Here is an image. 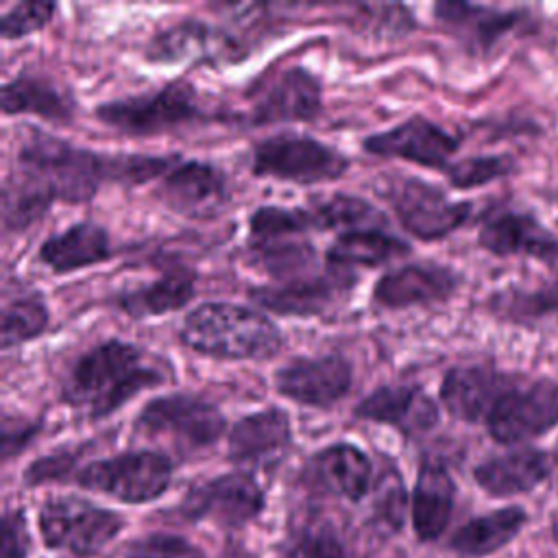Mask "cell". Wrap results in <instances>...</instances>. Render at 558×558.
<instances>
[{
	"label": "cell",
	"instance_id": "obj_1",
	"mask_svg": "<svg viewBox=\"0 0 558 558\" xmlns=\"http://www.w3.org/2000/svg\"><path fill=\"white\" fill-rule=\"evenodd\" d=\"M163 375L144 362V353L129 342L107 340L83 353L63 386V399L83 408L92 418H102L137 392L159 386Z\"/></svg>",
	"mask_w": 558,
	"mask_h": 558
},
{
	"label": "cell",
	"instance_id": "obj_2",
	"mask_svg": "<svg viewBox=\"0 0 558 558\" xmlns=\"http://www.w3.org/2000/svg\"><path fill=\"white\" fill-rule=\"evenodd\" d=\"M185 347L216 360H268L279 353L283 338L262 312L225 301L194 307L179 331Z\"/></svg>",
	"mask_w": 558,
	"mask_h": 558
},
{
	"label": "cell",
	"instance_id": "obj_3",
	"mask_svg": "<svg viewBox=\"0 0 558 558\" xmlns=\"http://www.w3.org/2000/svg\"><path fill=\"white\" fill-rule=\"evenodd\" d=\"M20 179L35 185L52 203H87L105 181H111V155L72 146L35 131L17 153Z\"/></svg>",
	"mask_w": 558,
	"mask_h": 558
},
{
	"label": "cell",
	"instance_id": "obj_4",
	"mask_svg": "<svg viewBox=\"0 0 558 558\" xmlns=\"http://www.w3.org/2000/svg\"><path fill=\"white\" fill-rule=\"evenodd\" d=\"M172 480V462L159 451H124L94 460L76 471L74 482L124 504H146L161 497Z\"/></svg>",
	"mask_w": 558,
	"mask_h": 558
},
{
	"label": "cell",
	"instance_id": "obj_5",
	"mask_svg": "<svg viewBox=\"0 0 558 558\" xmlns=\"http://www.w3.org/2000/svg\"><path fill=\"white\" fill-rule=\"evenodd\" d=\"M486 432L497 445L521 447L558 425V381L541 377L527 384L514 379L490 408Z\"/></svg>",
	"mask_w": 558,
	"mask_h": 558
},
{
	"label": "cell",
	"instance_id": "obj_6",
	"mask_svg": "<svg viewBox=\"0 0 558 558\" xmlns=\"http://www.w3.org/2000/svg\"><path fill=\"white\" fill-rule=\"evenodd\" d=\"M253 172L299 185H314L340 179L349 159L336 148L301 133H279L253 148Z\"/></svg>",
	"mask_w": 558,
	"mask_h": 558
},
{
	"label": "cell",
	"instance_id": "obj_7",
	"mask_svg": "<svg viewBox=\"0 0 558 558\" xmlns=\"http://www.w3.org/2000/svg\"><path fill=\"white\" fill-rule=\"evenodd\" d=\"M96 118L124 135H155L201 118L194 85L168 83L159 92L100 102Z\"/></svg>",
	"mask_w": 558,
	"mask_h": 558
},
{
	"label": "cell",
	"instance_id": "obj_8",
	"mask_svg": "<svg viewBox=\"0 0 558 558\" xmlns=\"http://www.w3.org/2000/svg\"><path fill=\"white\" fill-rule=\"evenodd\" d=\"M381 194L395 209L401 227L423 242L447 238L460 229L473 211V203L453 201L438 185L414 177L388 181Z\"/></svg>",
	"mask_w": 558,
	"mask_h": 558
},
{
	"label": "cell",
	"instance_id": "obj_9",
	"mask_svg": "<svg viewBox=\"0 0 558 558\" xmlns=\"http://www.w3.org/2000/svg\"><path fill=\"white\" fill-rule=\"evenodd\" d=\"M122 527L118 512L81 497H54L39 510V534L46 547L89 556L116 538Z\"/></svg>",
	"mask_w": 558,
	"mask_h": 558
},
{
	"label": "cell",
	"instance_id": "obj_10",
	"mask_svg": "<svg viewBox=\"0 0 558 558\" xmlns=\"http://www.w3.org/2000/svg\"><path fill=\"white\" fill-rule=\"evenodd\" d=\"M225 427V416L211 401L185 392L150 399L135 418L140 434L166 436L185 449L214 445Z\"/></svg>",
	"mask_w": 558,
	"mask_h": 558
},
{
	"label": "cell",
	"instance_id": "obj_11",
	"mask_svg": "<svg viewBox=\"0 0 558 558\" xmlns=\"http://www.w3.org/2000/svg\"><path fill=\"white\" fill-rule=\"evenodd\" d=\"M185 519H211L222 527H244L264 510V490L251 473H225L187 490L181 501Z\"/></svg>",
	"mask_w": 558,
	"mask_h": 558
},
{
	"label": "cell",
	"instance_id": "obj_12",
	"mask_svg": "<svg viewBox=\"0 0 558 558\" xmlns=\"http://www.w3.org/2000/svg\"><path fill=\"white\" fill-rule=\"evenodd\" d=\"M362 146L379 157H399L423 168L447 170L449 159L460 148V137L423 116H414L388 131L368 135Z\"/></svg>",
	"mask_w": 558,
	"mask_h": 558
},
{
	"label": "cell",
	"instance_id": "obj_13",
	"mask_svg": "<svg viewBox=\"0 0 558 558\" xmlns=\"http://www.w3.org/2000/svg\"><path fill=\"white\" fill-rule=\"evenodd\" d=\"M157 198L174 214L192 220L216 218L229 190L220 170L205 161H177L157 187Z\"/></svg>",
	"mask_w": 558,
	"mask_h": 558
},
{
	"label": "cell",
	"instance_id": "obj_14",
	"mask_svg": "<svg viewBox=\"0 0 558 558\" xmlns=\"http://www.w3.org/2000/svg\"><path fill=\"white\" fill-rule=\"evenodd\" d=\"M244 48L229 33L198 20H185L157 33L146 46V59L155 63H235L244 57Z\"/></svg>",
	"mask_w": 558,
	"mask_h": 558
},
{
	"label": "cell",
	"instance_id": "obj_15",
	"mask_svg": "<svg viewBox=\"0 0 558 558\" xmlns=\"http://www.w3.org/2000/svg\"><path fill=\"white\" fill-rule=\"evenodd\" d=\"M477 244L495 257H530L545 266L558 262V238L534 214L504 209L490 214L480 231Z\"/></svg>",
	"mask_w": 558,
	"mask_h": 558
},
{
	"label": "cell",
	"instance_id": "obj_16",
	"mask_svg": "<svg viewBox=\"0 0 558 558\" xmlns=\"http://www.w3.org/2000/svg\"><path fill=\"white\" fill-rule=\"evenodd\" d=\"M279 395L301 405L329 408L351 388V366L340 355L296 357L275 373Z\"/></svg>",
	"mask_w": 558,
	"mask_h": 558
},
{
	"label": "cell",
	"instance_id": "obj_17",
	"mask_svg": "<svg viewBox=\"0 0 558 558\" xmlns=\"http://www.w3.org/2000/svg\"><path fill=\"white\" fill-rule=\"evenodd\" d=\"M458 286L460 275L449 266L412 262L384 272L373 288V301L386 310L432 305L447 301Z\"/></svg>",
	"mask_w": 558,
	"mask_h": 558
},
{
	"label": "cell",
	"instance_id": "obj_18",
	"mask_svg": "<svg viewBox=\"0 0 558 558\" xmlns=\"http://www.w3.org/2000/svg\"><path fill=\"white\" fill-rule=\"evenodd\" d=\"M323 89L305 68H288L259 87L251 100V124L312 120L320 113Z\"/></svg>",
	"mask_w": 558,
	"mask_h": 558
},
{
	"label": "cell",
	"instance_id": "obj_19",
	"mask_svg": "<svg viewBox=\"0 0 558 558\" xmlns=\"http://www.w3.org/2000/svg\"><path fill=\"white\" fill-rule=\"evenodd\" d=\"M353 283L347 270L331 268L329 272L314 277H294L272 286H262L251 290V299L275 314L281 316H318L327 312Z\"/></svg>",
	"mask_w": 558,
	"mask_h": 558
},
{
	"label": "cell",
	"instance_id": "obj_20",
	"mask_svg": "<svg viewBox=\"0 0 558 558\" xmlns=\"http://www.w3.org/2000/svg\"><path fill=\"white\" fill-rule=\"evenodd\" d=\"M517 377L493 366H453L440 384L445 410L464 423H484L495 401Z\"/></svg>",
	"mask_w": 558,
	"mask_h": 558
},
{
	"label": "cell",
	"instance_id": "obj_21",
	"mask_svg": "<svg viewBox=\"0 0 558 558\" xmlns=\"http://www.w3.org/2000/svg\"><path fill=\"white\" fill-rule=\"evenodd\" d=\"M353 412L357 418L392 425L408 436L429 432L438 423L436 401L412 384L379 386L366 395Z\"/></svg>",
	"mask_w": 558,
	"mask_h": 558
},
{
	"label": "cell",
	"instance_id": "obj_22",
	"mask_svg": "<svg viewBox=\"0 0 558 558\" xmlns=\"http://www.w3.org/2000/svg\"><path fill=\"white\" fill-rule=\"evenodd\" d=\"M549 473V453L538 447L521 445L480 462L473 469V480L490 497H512L534 490Z\"/></svg>",
	"mask_w": 558,
	"mask_h": 558
},
{
	"label": "cell",
	"instance_id": "obj_23",
	"mask_svg": "<svg viewBox=\"0 0 558 558\" xmlns=\"http://www.w3.org/2000/svg\"><path fill=\"white\" fill-rule=\"evenodd\" d=\"M307 475L314 488L349 501H360L373 486V464L368 456L349 442L320 449L310 460Z\"/></svg>",
	"mask_w": 558,
	"mask_h": 558
},
{
	"label": "cell",
	"instance_id": "obj_24",
	"mask_svg": "<svg viewBox=\"0 0 558 558\" xmlns=\"http://www.w3.org/2000/svg\"><path fill=\"white\" fill-rule=\"evenodd\" d=\"M456 501V482L440 460L425 458L412 493V525L423 543L436 541L449 525Z\"/></svg>",
	"mask_w": 558,
	"mask_h": 558
},
{
	"label": "cell",
	"instance_id": "obj_25",
	"mask_svg": "<svg viewBox=\"0 0 558 558\" xmlns=\"http://www.w3.org/2000/svg\"><path fill=\"white\" fill-rule=\"evenodd\" d=\"M434 15L451 31L460 33V37L475 52H490L495 44L501 41L523 20V13L514 9L504 11L469 2H438L434 7Z\"/></svg>",
	"mask_w": 558,
	"mask_h": 558
},
{
	"label": "cell",
	"instance_id": "obj_26",
	"mask_svg": "<svg viewBox=\"0 0 558 558\" xmlns=\"http://www.w3.org/2000/svg\"><path fill=\"white\" fill-rule=\"evenodd\" d=\"M37 257L59 275L94 266L111 257L109 233L96 222H76L65 231L46 238Z\"/></svg>",
	"mask_w": 558,
	"mask_h": 558
},
{
	"label": "cell",
	"instance_id": "obj_27",
	"mask_svg": "<svg viewBox=\"0 0 558 558\" xmlns=\"http://www.w3.org/2000/svg\"><path fill=\"white\" fill-rule=\"evenodd\" d=\"M290 416L279 408H268L240 418L229 432L231 462H259L277 456L290 445Z\"/></svg>",
	"mask_w": 558,
	"mask_h": 558
},
{
	"label": "cell",
	"instance_id": "obj_28",
	"mask_svg": "<svg viewBox=\"0 0 558 558\" xmlns=\"http://www.w3.org/2000/svg\"><path fill=\"white\" fill-rule=\"evenodd\" d=\"M527 523L521 506H506L460 525L449 541V549L458 558H484L508 545Z\"/></svg>",
	"mask_w": 558,
	"mask_h": 558
},
{
	"label": "cell",
	"instance_id": "obj_29",
	"mask_svg": "<svg viewBox=\"0 0 558 558\" xmlns=\"http://www.w3.org/2000/svg\"><path fill=\"white\" fill-rule=\"evenodd\" d=\"M405 255H410V244L386 231H351L336 238L327 251V262L340 270L351 266L375 268Z\"/></svg>",
	"mask_w": 558,
	"mask_h": 558
},
{
	"label": "cell",
	"instance_id": "obj_30",
	"mask_svg": "<svg viewBox=\"0 0 558 558\" xmlns=\"http://www.w3.org/2000/svg\"><path fill=\"white\" fill-rule=\"evenodd\" d=\"M194 296V275L190 270H172L155 279L153 283L126 292L120 296L118 305L133 318L161 316L166 312L181 310Z\"/></svg>",
	"mask_w": 558,
	"mask_h": 558
},
{
	"label": "cell",
	"instance_id": "obj_31",
	"mask_svg": "<svg viewBox=\"0 0 558 558\" xmlns=\"http://www.w3.org/2000/svg\"><path fill=\"white\" fill-rule=\"evenodd\" d=\"M2 111L7 116L35 113L46 120L68 122L74 113V105L52 83L35 76H17L2 87Z\"/></svg>",
	"mask_w": 558,
	"mask_h": 558
},
{
	"label": "cell",
	"instance_id": "obj_32",
	"mask_svg": "<svg viewBox=\"0 0 558 558\" xmlns=\"http://www.w3.org/2000/svg\"><path fill=\"white\" fill-rule=\"evenodd\" d=\"M312 227L351 231H384L386 218L368 201L349 194H333L314 207L305 209Z\"/></svg>",
	"mask_w": 558,
	"mask_h": 558
},
{
	"label": "cell",
	"instance_id": "obj_33",
	"mask_svg": "<svg viewBox=\"0 0 558 558\" xmlns=\"http://www.w3.org/2000/svg\"><path fill=\"white\" fill-rule=\"evenodd\" d=\"M490 310L517 325H534L545 318L558 323V277L534 290L510 288L497 292L490 299Z\"/></svg>",
	"mask_w": 558,
	"mask_h": 558
},
{
	"label": "cell",
	"instance_id": "obj_34",
	"mask_svg": "<svg viewBox=\"0 0 558 558\" xmlns=\"http://www.w3.org/2000/svg\"><path fill=\"white\" fill-rule=\"evenodd\" d=\"M251 255L264 272L288 281L301 277L314 262L316 253L305 235H288L264 242H248Z\"/></svg>",
	"mask_w": 558,
	"mask_h": 558
},
{
	"label": "cell",
	"instance_id": "obj_35",
	"mask_svg": "<svg viewBox=\"0 0 558 558\" xmlns=\"http://www.w3.org/2000/svg\"><path fill=\"white\" fill-rule=\"evenodd\" d=\"M48 307L35 294L9 301L2 310V349H13L41 336L48 327Z\"/></svg>",
	"mask_w": 558,
	"mask_h": 558
},
{
	"label": "cell",
	"instance_id": "obj_36",
	"mask_svg": "<svg viewBox=\"0 0 558 558\" xmlns=\"http://www.w3.org/2000/svg\"><path fill=\"white\" fill-rule=\"evenodd\" d=\"M517 170L514 157L510 155H473L449 163L447 181L456 190H473L493 181L506 179Z\"/></svg>",
	"mask_w": 558,
	"mask_h": 558
},
{
	"label": "cell",
	"instance_id": "obj_37",
	"mask_svg": "<svg viewBox=\"0 0 558 558\" xmlns=\"http://www.w3.org/2000/svg\"><path fill=\"white\" fill-rule=\"evenodd\" d=\"M52 201L24 179H15L2 190V225L7 231L26 229L39 220Z\"/></svg>",
	"mask_w": 558,
	"mask_h": 558
},
{
	"label": "cell",
	"instance_id": "obj_38",
	"mask_svg": "<svg viewBox=\"0 0 558 558\" xmlns=\"http://www.w3.org/2000/svg\"><path fill=\"white\" fill-rule=\"evenodd\" d=\"M312 227L310 216L305 209H290V207H259L253 211L248 220L251 242H264V240H277L288 235H305V231Z\"/></svg>",
	"mask_w": 558,
	"mask_h": 558
},
{
	"label": "cell",
	"instance_id": "obj_39",
	"mask_svg": "<svg viewBox=\"0 0 558 558\" xmlns=\"http://www.w3.org/2000/svg\"><path fill=\"white\" fill-rule=\"evenodd\" d=\"M57 4L52 2H20L0 20V33L4 39L26 37L35 31H41L54 15Z\"/></svg>",
	"mask_w": 558,
	"mask_h": 558
},
{
	"label": "cell",
	"instance_id": "obj_40",
	"mask_svg": "<svg viewBox=\"0 0 558 558\" xmlns=\"http://www.w3.org/2000/svg\"><path fill=\"white\" fill-rule=\"evenodd\" d=\"M126 558H205L203 551L183 536L155 532L133 541Z\"/></svg>",
	"mask_w": 558,
	"mask_h": 558
},
{
	"label": "cell",
	"instance_id": "obj_41",
	"mask_svg": "<svg viewBox=\"0 0 558 558\" xmlns=\"http://www.w3.org/2000/svg\"><path fill=\"white\" fill-rule=\"evenodd\" d=\"M296 558H351L349 549L327 523L305 527L296 541Z\"/></svg>",
	"mask_w": 558,
	"mask_h": 558
},
{
	"label": "cell",
	"instance_id": "obj_42",
	"mask_svg": "<svg viewBox=\"0 0 558 558\" xmlns=\"http://www.w3.org/2000/svg\"><path fill=\"white\" fill-rule=\"evenodd\" d=\"M377 514L388 521L392 527L403 525V508H405V490L403 482L390 473L377 480V497H375Z\"/></svg>",
	"mask_w": 558,
	"mask_h": 558
},
{
	"label": "cell",
	"instance_id": "obj_43",
	"mask_svg": "<svg viewBox=\"0 0 558 558\" xmlns=\"http://www.w3.org/2000/svg\"><path fill=\"white\" fill-rule=\"evenodd\" d=\"M31 551V534L22 510H7L2 517L0 558H26Z\"/></svg>",
	"mask_w": 558,
	"mask_h": 558
},
{
	"label": "cell",
	"instance_id": "obj_44",
	"mask_svg": "<svg viewBox=\"0 0 558 558\" xmlns=\"http://www.w3.org/2000/svg\"><path fill=\"white\" fill-rule=\"evenodd\" d=\"M37 434V425L35 423H26V421H15L13 416H4L2 418V458L9 460L11 456H15L22 447H26V442Z\"/></svg>",
	"mask_w": 558,
	"mask_h": 558
},
{
	"label": "cell",
	"instance_id": "obj_45",
	"mask_svg": "<svg viewBox=\"0 0 558 558\" xmlns=\"http://www.w3.org/2000/svg\"><path fill=\"white\" fill-rule=\"evenodd\" d=\"M74 456L70 453H54L48 458H41L37 462H33L26 469V482L28 484H39V482H48V480H57L61 477L65 471H70Z\"/></svg>",
	"mask_w": 558,
	"mask_h": 558
},
{
	"label": "cell",
	"instance_id": "obj_46",
	"mask_svg": "<svg viewBox=\"0 0 558 558\" xmlns=\"http://www.w3.org/2000/svg\"><path fill=\"white\" fill-rule=\"evenodd\" d=\"M551 536H554V541L558 543V519H556L554 525H551Z\"/></svg>",
	"mask_w": 558,
	"mask_h": 558
},
{
	"label": "cell",
	"instance_id": "obj_47",
	"mask_svg": "<svg viewBox=\"0 0 558 558\" xmlns=\"http://www.w3.org/2000/svg\"><path fill=\"white\" fill-rule=\"evenodd\" d=\"M551 460H554V462H558V440L554 442V449H551Z\"/></svg>",
	"mask_w": 558,
	"mask_h": 558
}]
</instances>
